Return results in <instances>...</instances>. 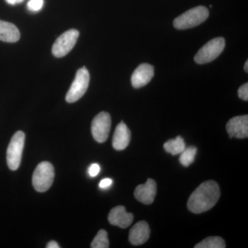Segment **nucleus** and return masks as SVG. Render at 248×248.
<instances>
[{
	"instance_id": "nucleus-1",
	"label": "nucleus",
	"mask_w": 248,
	"mask_h": 248,
	"mask_svg": "<svg viewBox=\"0 0 248 248\" xmlns=\"http://www.w3.org/2000/svg\"><path fill=\"white\" fill-rule=\"evenodd\" d=\"M220 195L218 184L214 181H207L192 192L187 202V208L192 213H205L215 206Z\"/></svg>"
},
{
	"instance_id": "nucleus-2",
	"label": "nucleus",
	"mask_w": 248,
	"mask_h": 248,
	"mask_svg": "<svg viewBox=\"0 0 248 248\" xmlns=\"http://www.w3.org/2000/svg\"><path fill=\"white\" fill-rule=\"evenodd\" d=\"M209 11L203 6H199L188 10L176 18L173 25L179 30L191 29L200 25L208 19Z\"/></svg>"
},
{
	"instance_id": "nucleus-3",
	"label": "nucleus",
	"mask_w": 248,
	"mask_h": 248,
	"mask_svg": "<svg viewBox=\"0 0 248 248\" xmlns=\"http://www.w3.org/2000/svg\"><path fill=\"white\" fill-rule=\"evenodd\" d=\"M55 177L53 165L48 161L41 162L32 175V186L37 192H46L51 187Z\"/></svg>"
},
{
	"instance_id": "nucleus-4",
	"label": "nucleus",
	"mask_w": 248,
	"mask_h": 248,
	"mask_svg": "<svg viewBox=\"0 0 248 248\" xmlns=\"http://www.w3.org/2000/svg\"><path fill=\"white\" fill-rule=\"evenodd\" d=\"M24 141L25 135L22 131L16 132L11 138L6 152V161L11 170H16L20 166Z\"/></svg>"
},
{
	"instance_id": "nucleus-5",
	"label": "nucleus",
	"mask_w": 248,
	"mask_h": 248,
	"mask_svg": "<svg viewBox=\"0 0 248 248\" xmlns=\"http://www.w3.org/2000/svg\"><path fill=\"white\" fill-rule=\"evenodd\" d=\"M89 82V72L86 67H82L77 72L76 78L72 83L69 91L67 93L66 102L74 103L79 100L87 91Z\"/></svg>"
},
{
	"instance_id": "nucleus-6",
	"label": "nucleus",
	"mask_w": 248,
	"mask_h": 248,
	"mask_svg": "<svg viewBox=\"0 0 248 248\" xmlns=\"http://www.w3.org/2000/svg\"><path fill=\"white\" fill-rule=\"evenodd\" d=\"M225 48V40L223 37H217L209 41L196 54L195 61L198 64H204L213 62L218 58Z\"/></svg>"
},
{
	"instance_id": "nucleus-7",
	"label": "nucleus",
	"mask_w": 248,
	"mask_h": 248,
	"mask_svg": "<svg viewBox=\"0 0 248 248\" xmlns=\"http://www.w3.org/2000/svg\"><path fill=\"white\" fill-rule=\"evenodd\" d=\"M79 36V31L71 29L62 34L57 39L52 48V53L56 58H62L74 48Z\"/></svg>"
},
{
	"instance_id": "nucleus-8",
	"label": "nucleus",
	"mask_w": 248,
	"mask_h": 248,
	"mask_svg": "<svg viewBox=\"0 0 248 248\" xmlns=\"http://www.w3.org/2000/svg\"><path fill=\"white\" fill-rule=\"evenodd\" d=\"M111 128L110 115L107 112H101L94 117L91 125L93 138L99 143L107 141Z\"/></svg>"
},
{
	"instance_id": "nucleus-9",
	"label": "nucleus",
	"mask_w": 248,
	"mask_h": 248,
	"mask_svg": "<svg viewBox=\"0 0 248 248\" xmlns=\"http://www.w3.org/2000/svg\"><path fill=\"white\" fill-rule=\"evenodd\" d=\"M226 130L231 138L245 139L248 137V116L233 117L226 125Z\"/></svg>"
},
{
	"instance_id": "nucleus-10",
	"label": "nucleus",
	"mask_w": 248,
	"mask_h": 248,
	"mask_svg": "<svg viewBox=\"0 0 248 248\" xmlns=\"http://www.w3.org/2000/svg\"><path fill=\"white\" fill-rule=\"evenodd\" d=\"M154 67L148 63H141L133 72L131 77L132 85L140 89L148 84L154 76Z\"/></svg>"
},
{
	"instance_id": "nucleus-11",
	"label": "nucleus",
	"mask_w": 248,
	"mask_h": 248,
	"mask_svg": "<svg viewBox=\"0 0 248 248\" xmlns=\"http://www.w3.org/2000/svg\"><path fill=\"white\" fill-rule=\"evenodd\" d=\"M156 194V184L152 179H148L144 184L139 185L134 192L137 200L146 205L153 203Z\"/></svg>"
},
{
	"instance_id": "nucleus-12",
	"label": "nucleus",
	"mask_w": 248,
	"mask_h": 248,
	"mask_svg": "<svg viewBox=\"0 0 248 248\" xmlns=\"http://www.w3.org/2000/svg\"><path fill=\"white\" fill-rule=\"evenodd\" d=\"M134 219L132 213H127L125 207L119 205L112 208L108 215V221L111 225L126 228L131 225Z\"/></svg>"
},
{
	"instance_id": "nucleus-13",
	"label": "nucleus",
	"mask_w": 248,
	"mask_h": 248,
	"mask_svg": "<svg viewBox=\"0 0 248 248\" xmlns=\"http://www.w3.org/2000/svg\"><path fill=\"white\" fill-rule=\"evenodd\" d=\"M151 230L146 221L138 222L130 229L129 232V241L133 246H140L145 244L150 237Z\"/></svg>"
},
{
	"instance_id": "nucleus-14",
	"label": "nucleus",
	"mask_w": 248,
	"mask_h": 248,
	"mask_svg": "<svg viewBox=\"0 0 248 248\" xmlns=\"http://www.w3.org/2000/svg\"><path fill=\"white\" fill-rule=\"evenodd\" d=\"M130 130L125 123L121 122L116 127L113 138H112V146L116 151H124L127 148L130 141Z\"/></svg>"
},
{
	"instance_id": "nucleus-15",
	"label": "nucleus",
	"mask_w": 248,
	"mask_h": 248,
	"mask_svg": "<svg viewBox=\"0 0 248 248\" xmlns=\"http://www.w3.org/2000/svg\"><path fill=\"white\" fill-rule=\"evenodd\" d=\"M19 38L20 33L14 24L0 20V40L14 43L17 42Z\"/></svg>"
},
{
	"instance_id": "nucleus-16",
	"label": "nucleus",
	"mask_w": 248,
	"mask_h": 248,
	"mask_svg": "<svg viewBox=\"0 0 248 248\" xmlns=\"http://www.w3.org/2000/svg\"><path fill=\"white\" fill-rule=\"evenodd\" d=\"M165 151L170 154L177 155L186 148V143L184 139L181 136H178L174 140H170L164 143Z\"/></svg>"
},
{
	"instance_id": "nucleus-17",
	"label": "nucleus",
	"mask_w": 248,
	"mask_h": 248,
	"mask_svg": "<svg viewBox=\"0 0 248 248\" xmlns=\"http://www.w3.org/2000/svg\"><path fill=\"white\" fill-rule=\"evenodd\" d=\"M195 248H225L226 243L219 236H210L196 245Z\"/></svg>"
},
{
	"instance_id": "nucleus-18",
	"label": "nucleus",
	"mask_w": 248,
	"mask_h": 248,
	"mask_svg": "<svg viewBox=\"0 0 248 248\" xmlns=\"http://www.w3.org/2000/svg\"><path fill=\"white\" fill-rule=\"evenodd\" d=\"M179 161L181 164L185 167H188L190 164L195 161L196 155H197V148L195 146L187 147L180 153Z\"/></svg>"
},
{
	"instance_id": "nucleus-19",
	"label": "nucleus",
	"mask_w": 248,
	"mask_h": 248,
	"mask_svg": "<svg viewBox=\"0 0 248 248\" xmlns=\"http://www.w3.org/2000/svg\"><path fill=\"white\" fill-rule=\"evenodd\" d=\"M92 248H108L109 241L107 231L100 230L91 243Z\"/></svg>"
},
{
	"instance_id": "nucleus-20",
	"label": "nucleus",
	"mask_w": 248,
	"mask_h": 248,
	"mask_svg": "<svg viewBox=\"0 0 248 248\" xmlns=\"http://www.w3.org/2000/svg\"><path fill=\"white\" fill-rule=\"evenodd\" d=\"M44 0H30L28 2V9L32 12H37L43 8Z\"/></svg>"
},
{
	"instance_id": "nucleus-21",
	"label": "nucleus",
	"mask_w": 248,
	"mask_h": 248,
	"mask_svg": "<svg viewBox=\"0 0 248 248\" xmlns=\"http://www.w3.org/2000/svg\"><path fill=\"white\" fill-rule=\"evenodd\" d=\"M238 95L239 98L244 101L248 100V84L246 83L239 88L238 91Z\"/></svg>"
},
{
	"instance_id": "nucleus-22",
	"label": "nucleus",
	"mask_w": 248,
	"mask_h": 248,
	"mask_svg": "<svg viewBox=\"0 0 248 248\" xmlns=\"http://www.w3.org/2000/svg\"><path fill=\"white\" fill-rule=\"evenodd\" d=\"M100 166L97 164H93L90 166L89 174L91 177H95L100 172Z\"/></svg>"
},
{
	"instance_id": "nucleus-23",
	"label": "nucleus",
	"mask_w": 248,
	"mask_h": 248,
	"mask_svg": "<svg viewBox=\"0 0 248 248\" xmlns=\"http://www.w3.org/2000/svg\"><path fill=\"white\" fill-rule=\"evenodd\" d=\"M112 183L113 182H112V179L107 178V179H104L101 181L100 183H99V187L102 189H107L112 186Z\"/></svg>"
},
{
	"instance_id": "nucleus-24",
	"label": "nucleus",
	"mask_w": 248,
	"mask_h": 248,
	"mask_svg": "<svg viewBox=\"0 0 248 248\" xmlns=\"http://www.w3.org/2000/svg\"><path fill=\"white\" fill-rule=\"evenodd\" d=\"M46 248H60V246H59V245H58V243L56 242V241H50V242H49L48 244H47Z\"/></svg>"
},
{
	"instance_id": "nucleus-25",
	"label": "nucleus",
	"mask_w": 248,
	"mask_h": 248,
	"mask_svg": "<svg viewBox=\"0 0 248 248\" xmlns=\"http://www.w3.org/2000/svg\"><path fill=\"white\" fill-rule=\"evenodd\" d=\"M10 5H16L20 4L24 0H5Z\"/></svg>"
},
{
	"instance_id": "nucleus-26",
	"label": "nucleus",
	"mask_w": 248,
	"mask_h": 248,
	"mask_svg": "<svg viewBox=\"0 0 248 248\" xmlns=\"http://www.w3.org/2000/svg\"><path fill=\"white\" fill-rule=\"evenodd\" d=\"M244 70H245V71L246 72H248V61L247 60V61L246 62V63H245V65H244Z\"/></svg>"
}]
</instances>
